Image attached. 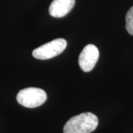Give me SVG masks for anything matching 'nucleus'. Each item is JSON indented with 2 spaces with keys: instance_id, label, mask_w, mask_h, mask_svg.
Wrapping results in <instances>:
<instances>
[{
  "instance_id": "1",
  "label": "nucleus",
  "mask_w": 133,
  "mask_h": 133,
  "mask_svg": "<svg viewBox=\"0 0 133 133\" xmlns=\"http://www.w3.org/2000/svg\"><path fill=\"white\" fill-rule=\"evenodd\" d=\"M98 125V117L92 112H84L70 119L64 127V133H90Z\"/></svg>"
},
{
  "instance_id": "2",
  "label": "nucleus",
  "mask_w": 133,
  "mask_h": 133,
  "mask_svg": "<svg viewBox=\"0 0 133 133\" xmlns=\"http://www.w3.org/2000/svg\"><path fill=\"white\" fill-rule=\"evenodd\" d=\"M47 94L42 89L28 87L20 90L16 95L19 104L28 108H36L42 105L47 100Z\"/></svg>"
},
{
  "instance_id": "3",
  "label": "nucleus",
  "mask_w": 133,
  "mask_h": 133,
  "mask_svg": "<svg viewBox=\"0 0 133 133\" xmlns=\"http://www.w3.org/2000/svg\"><path fill=\"white\" fill-rule=\"evenodd\" d=\"M66 41L64 38H56L46 43L32 52L33 56L40 60H47L60 55L66 48Z\"/></svg>"
},
{
  "instance_id": "4",
  "label": "nucleus",
  "mask_w": 133,
  "mask_h": 133,
  "mask_svg": "<svg viewBox=\"0 0 133 133\" xmlns=\"http://www.w3.org/2000/svg\"><path fill=\"white\" fill-rule=\"evenodd\" d=\"M99 58V50L94 44L84 47L78 58V64L84 72H90L95 67Z\"/></svg>"
},
{
  "instance_id": "5",
  "label": "nucleus",
  "mask_w": 133,
  "mask_h": 133,
  "mask_svg": "<svg viewBox=\"0 0 133 133\" xmlns=\"http://www.w3.org/2000/svg\"><path fill=\"white\" fill-rule=\"evenodd\" d=\"M76 3V0H53L49 8L50 16L62 18L68 14Z\"/></svg>"
},
{
  "instance_id": "6",
  "label": "nucleus",
  "mask_w": 133,
  "mask_h": 133,
  "mask_svg": "<svg viewBox=\"0 0 133 133\" xmlns=\"http://www.w3.org/2000/svg\"><path fill=\"white\" fill-rule=\"evenodd\" d=\"M126 29L130 35L133 36V6L126 15Z\"/></svg>"
}]
</instances>
